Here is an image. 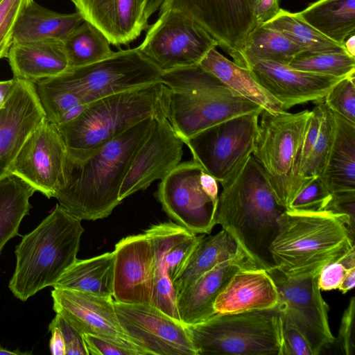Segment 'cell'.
I'll list each match as a JSON object with an SVG mask.
<instances>
[{"mask_svg":"<svg viewBox=\"0 0 355 355\" xmlns=\"http://www.w3.org/2000/svg\"><path fill=\"white\" fill-rule=\"evenodd\" d=\"M155 121L144 119L83 160L67 156L64 183L54 197L59 205L80 220L109 216L121 202L119 194L123 180Z\"/></svg>","mask_w":355,"mask_h":355,"instance_id":"cell-1","label":"cell"},{"mask_svg":"<svg viewBox=\"0 0 355 355\" xmlns=\"http://www.w3.org/2000/svg\"><path fill=\"white\" fill-rule=\"evenodd\" d=\"M286 209L280 205L268 179L252 155L218 196L216 225L231 234L258 268H275L270 245L277 220Z\"/></svg>","mask_w":355,"mask_h":355,"instance_id":"cell-2","label":"cell"},{"mask_svg":"<svg viewBox=\"0 0 355 355\" xmlns=\"http://www.w3.org/2000/svg\"><path fill=\"white\" fill-rule=\"evenodd\" d=\"M277 222L269 250L274 269L289 279L318 276L327 264L355 248L347 219L341 214L286 209Z\"/></svg>","mask_w":355,"mask_h":355,"instance_id":"cell-3","label":"cell"},{"mask_svg":"<svg viewBox=\"0 0 355 355\" xmlns=\"http://www.w3.org/2000/svg\"><path fill=\"white\" fill-rule=\"evenodd\" d=\"M171 95L167 86L157 82L87 103L78 116L58 127L67 156L83 160L144 119H167Z\"/></svg>","mask_w":355,"mask_h":355,"instance_id":"cell-4","label":"cell"},{"mask_svg":"<svg viewBox=\"0 0 355 355\" xmlns=\"http://www.w3.org/2000/svg\"><path fill=\"white\" fill-rule=\"evenodd\" d=\"M84 229L81 220L59 204L16 246V265L8 288L25 302L40 291L53 286L76 261Z\"/></svg>","mask_w":355,"mask_h":355,"instance_id":"cell-5","label":"cell"},{"mask_svg":"<svg viewBox=\"0 0 355 355\" xmlns=\"http://www.w3.org/2000/svg\"><path fill=\"white\" fill-rule=\"evenodd\" d=\"M160 82L171 91L167 119L182 141L225 120L263 110L200 64L163 72Z\"/></svg>","mask_w":355,"mask_h":355,"instance_id":"cell-6","label":"cell"},{"mask_svg":"<svg viewBox=\"0 0 355 355\" xmlns=\"http://www.w3.org/2000/svg\"><path fill=\"white\" fill-rule=\"evenodd\" d=\"M197 355H279L278 312L272 309L216 313L186 325Z\"/></svg>","mask_w":355,"mask_h":355,"instance_id":"cell-7","label":"cell"},{"mask_svg":"<svg viewBox=\"0 0 355 355\" xmlns=\"http://www.w3.org/2000/svg\"><path fill=\"white\" fill-rule=\"evenodd\" d=\"M252 157L265 173L277 202L288 208L298 193L295 166L311 110L260 114Z\"/></svg>","mask_w":355,"mask_h":355,"instance_id":"cell-8","label":"cell"},{"mask_svg":"<svg viewBox=\"0 0 355 355\" xmlns=\"http://www.w3.org/2000/svg\"><path fill=\"white\" fill-rule=\"evenodd\" d=\"M162 71L138 47L120 49L98 62L69 68L38 81L77 94L87 104L101 98L160 82Z\"/></svg>","mask_w":355,"mask_h":355,"instance_id":"cell-9","label":"cell"},{"mask_svg":"<svg viewBox=\"0 0 355 355\" xmlns=\"http://www.w3.org/2000/svg\"><path fill=\"white\" fill-rule=\"evenodd\" d=\"M261 112L241 114L206 128L183 142L193 159L222 186L242 168L255 148Z\"/></svg>","mask_w":355,"mask_h":355,"instance_id":"cell-10","label":"cell"},{"mask_svg":"<svg viewBox=\"0 0 355 355\" xmlns=\"http://www.w3.org/2000/svg\"><path fill=\"white\" fill-rule=\"evenodd\" d=\"M139 51L162 71L200 64L217 42L196 21L176 9L159 11Z\"/></svg>","mask_w":355,"mask_h":355,"instance_id":"cell-11","label":"cell"},{"mask_svg":"<svg viewBox=\"0 0 355 355\" xmlns=\"http://www.w3.org/2000/svg\"><path fill=\"white\" fill-rule=\"evenodd\" d=\"M203 171L193 159L180 163L161 180L155 193L165 213L195 234H209L216 225L218 202L205 190Z\"/></svg>","mask_w":355,"mask_h":355,"instance_id":"cell-12","label":"cell"},{"mask_svg":"<svg viewBox=\"0 0 355 355\" xmlns=\"http://www.w3.org/2000/svg\"><path fill=\"white\" fill-rule=\"evenodd\" d=\"M254 4V0H166L159 11L172 8L185 13L241 66L243 44L256 27Z\"/></svg>","mask_w":355,"mask_h":355,"instance_id":"cell-13","label":"cell"},{"mask_svg":"<svg viewBox=\"0 0 355 355\" xmlns=\"http://www.w3.org/2000/svg\"><path fill=\"white\" fill-rule=\"evenodd\" d=\"M114 308L125 333L147 354L197 355L186 325L158 308L116 302Z\"/></svg>","mask_w":355,"mask_h":355,"instance_id":"cell-14","label":"cell"},{"mask_svg":"<svg viewBox=\"0 0 355 355\" xmlns=\"http://www.w3.org/2000/svg\"><path fill=\"white\" fill-rule=\"evenodd\" d=\"M279 294L277 308L283 310L308 340L313 355L335 342L329 324V306L318 284V276L289 279L279 271L268 272Z\"/></svg>","mask_w":355,"mask_h":355,"instance_id":"cell-15","label":"cell"},{"mask_svg":"<svg viewBox=\"0 0 355 355\" xmlns=\"http://www.w3.org/2000/svg\"><path fill=\"white\" fill-rule=\"evenodd\" d=\"M67 156L58 127L45 118L23 144L12 174L48 198H54L64 183Z\"/></svg>","mask_w":355,"mask_h":355,"instance_id":"cell-16","label":"cell"},{"mask_svg":"<svg viewBox=\"0 0 355 355\" xmlns=\"http://www.w3.org/2000/svg\"><path fill=\"white\" fill-rule=\"evenodd\" d=\"M184 142L168 119H155L148 137L137 151L121 184L119 198L123 199L162 180L180 164Z\"/></svg>","mask_w":355,"mask_h":355,"instance_id":"cell-17","label":"cell"},{"mask_svg":"<svg viewBox=\"0 0 355 355\" xmlns=\"http://www.w3.org/2000/svg\"><path fill=\"white\" fill-rule=\"evenodd\" d=\"M45 118L35 84L15 78L0 108V180L12 174L23 144Z\"/></svg>","mask_w":355,"mask_h":355,"instance_id":"cell-18","label":"cell"},{"mask_svg":"<svg viewBox=\"0 0 355 355\" xmlns=\"http://www.w3.org/2000/svg\"><path fill=\"white\" fill-rule=\"evenodd\" d=\"M114 255L112 297L124 304H150L154 286V251L145 233L117 242Z\"/></svg>","mask_w":355,"mask_h":355,"instance_id":"cell-19","label":"cell"},{"mask_svg":"<svg viewBox=\"0 0 355 355\" xmlns=\"http://www.w3.org/2000/svg\"><path fill=\"white\" fill-rule=\"evenodd\" d=\"M51 297L55 313L64 317L81 335L132 342L120 325L112 296L53 288Z\"/></svg>","mask_w":355,"mask_h":355,"instance_id":"cell-20","label":"cell"},{"mask_svg":"<svg viewBox=\"0 0 355 355\" xmlns=\"http://www.w3.org/2000/svg\"><path fill=\"white\" fill-rule=\"evenodd\" d=\"M248 69L257 81L280 103L284 111L297 105L323 99L344 78L304 71L270 61L256 62Z\"/></svg>","mask_w":355,"mask_h":355,"instance_id":"cell-21","label":"cell"},{"mask_svg":"<svg viewBox=\"0 0 355 355\" xmlns=\"http://www.w3.org/2000/svg\"><path fill=\"white\" fill-rule=\"evenodd\" d=\"M83 19L118 47L137 40L148 27L147 0H71Z\"/></svg>","mask_w":355,"mask_h":355,"instance_id":"cell-22","label":"cell"},{"mask_svg":"<svg viewBox=\"0 0 355 355\" xmlns=\"http://www.w3.org/2000/svg\"><path fill=\"white\" fill-rule=\"evenodd\" d=\"M278 302V291L270 274L262 268H243L217 296L214 309L216 314L266 310L276 308Z\"/></svg>","mask_w":355,"mask_h":355,"instance_id":"cell-23","label":"cell"},{"mask_svg":"<svg viewBox=\"0 0 355 355\" xmlns=\"http://www.w3.org/2000/svg\"><path fill=\"white\" fill-rule=\"evenodd\" d=\"M257 268L248 258L220 263L177 295V306L185 324L202 322L216 314L214 304L232 277L241 268Z\"/></svg>","mask_w":355,"mask_h":355,"instance_id":"cell-24","label":"cell"},{"mask_svg":"<svg viewBox=\"0 0 355 355\" xmlns=\"http://www.w3.org/2000/svg\"><path fill=\"white\" fill-rule=\"evenodd\" d=\"M311 119L295 166L298 193L313 178L323 173L333 146L336 120L324 99L314 102Z\"/></svg>","mask_w":355,"mask_h":355,"instance_id":"cell-25","label":"cell"},{"mask_svg":"<svg viewBox=\"0 0 355 355\" xmlns=\"http://www.w3.org/2000/svg\"><path fill=\"white\" fill-rule=\"evenodd\" d=\"M7 58L13 78L33 83L58 76L69 69L59 41L13 43Z\"/></svg>","mask_w":355,"mask_h":355,"instance_id":"cell-26","label":"cell"},{"mask_svg":"<svg viewBox=\"0 0 355 355\" xmlns=\"http://www.w3.org/2000/svg\"><path fill=\"white\" fill-rule=\"evenodd\" d=\"M144 232L150 238L154 251V286L151 304L182 322L177 306V294L166 269V254L174 243L191 232L172 222L153 225Z\"/></svg>","mask_w":355,"mask_h":355,"instance_id":"cell-27","label":"cell"},{"mask_svg":"<svg viewBox=\"0 0 355 355\" xmlns=\"http://www.w3.org/2000/svg\"><path fill=\"white\" fill-rule=\"evenodd\" d=\"M242 257L248 258L234 236L225 229L214 235L200 234L186 266L173 282L176 294L217 264Z\"/></svg>","mask_w":355,"mask_h":355,"instance_id":"cell-28","label":"cell"},{"mask_svg":"<svg viewBox=\"0 0 355 355\" xmlns=\"http://www.w3.org/2000/svg\"><path fill=\"white\" fill-rule=\"evenodd\" d=\"M84 21L77 11L67 14L57 12L31 0L17 23L13 43L62 42Z\"/></svg>","mask_w":355,"mask_h":355,"instance_id":"cell-29","label":"cell"},{"mask_svg":"<svg viewBox=\"0 0 355 355\" xmlns=\"http://www.w3.org/2000/svg\"><path fill=\"white\" fill-rule=\"evenodd\" d=\"M200 65L232 91L263 110L271 113L284 112L280 103L257 81L248 68L230 60L216 48L206 54Z\"/></svg>","mask_w":355,"mask_h":355,"instance_id":"cell-30","label":"cell"},{"mask_svg":"<svg viewBox=\"0 0 355 355\" xmlns=\"http://www.w3.org/2000/svg\"><path fill=\"white\" fill-rule=\"evenodd\" d=\"M334 114V140L326 168L318 178L331 193L355 191V123Z\"/></svg>","mask_w":355,"mask_h":355,"instance_id":"cell-31","label":"cell"},{"mask_svg":"<svg viewBox=\"0 0 355 355\" xmlns=\"http://www.w3.org/2000/svg\"><path fill=\"white\" fill-rule=\"evenodd\" d=\"M114 267L113 252L87 259H77L53 288L72 289L101 296L112 297Z\"/></svg>","mask_w":355,"mask_h":355,"instance_id":"cell-32","label":"cell"},{"mask_svg":"<svg viewBox=\"0 0 355 355\" xmlns=\"http://www.w3.org/2000/svg\"><path fill=\"white\" fill-rule=\"evenodd\" d=\"M298 13L309 25L340 45L355 33V0H318Z\"/></svg>","mask_w":355,"mask_h":355,"instance_id":"cell-33","label":"cell"},{"mask_svg":"<svg viewBox=\"0 0 355 355\" xmlns=\"http://www.w3.org/2000/svg\"><path fill=\"white\" fill-rule=\"evenodd\" d=\"M303 49L280 32L263 25L253 28L245 40L241 51V67L249 69L260 61L288 65Z\"/></svg>","mask_w":355,"mask_h":355,"instance_id":"cell-34","label":"cell"},{"mask_svg":"<svg viewBox=\"0 0 355 355\" xmlns=\"http://www.w3.org/2000/svg\"><path fill=\"white\" fill-rule=\"evenodd\" d=\"M35 191L13 174L0 180V254L6 243L19 234L20 223L31 208L30 198Z\"/></svg>","mask_w":355,"mask_h":355,"instance_id":"cell-35","label":"cell"},{"mask_svg":"<svg viewBox=\"0 0 355 355\" xmlns=\"http://www.w3.org/2000/svg\"><path fill=\"white\" fill-rule=\"evenodd\" d=\"M263 25L282 33L300 46L305 53L347 52L343 45L323 35L306 22L298 12L280 8L273 19Z\"/></svg>","mask_w":355,"mask_h":355,"instance_id":"cell-36","label":"cell"},{"mask_svg":"<svg viewBox=\"0 0 355 355\" xmlns=\"http://www.w3.org/2000/svg\"><path fill=\"white\" fill-rule=\"evenodd\" d=\"M62 42L69 68L98 62L114 52L105 35L86 21L71 31Z\"/></svg>","mask_w":355,"mask_h":355,"instance_id":"cell-37","label":"cell"},{"mask_svg":"<svg viewBox=\"0 0 355 355\" xmlns=\"http://www.w3.org/2000/svg\"><path fill=\"white\" fill-rule=\"evenodd\" d=\"M35 84L46 119L57 127L75 119L87 105L75 93L40 83Z\"/></svg>","mask_w":355,"mask_h":355,"instance_id":"cell-38","label":"cell"},{"mask_svg":"<svg viewBox=\"0 0 355 355\" xmlns=\"http://www.w3.org/2000/svg\"><path fill=\"white\" fill-rule=\"evenodd\" d=\"M288 66L304 71L337 78L355 75V57L347 52L302 53Z\"/></svg>","mask_w":355,"mask_h":355,"instance_id":"cell-39","label":"cell"},{"mask_svg":"<svg viewBox=\"0 0 355 355\" xmlns=\"http://www.w3.org/2000/svg\"><path fill=\"white\" fill-rule=\"evenodd\" d=\"M355 75L337 83L324 98L327 106L335 113L355 123Z\"/></svg>","mask_w":355,"mask_h":355,"instance_id":"cell-40","label":"cell"},{"mask_svg":"<svg viewBox=\"0 0 355 355\" xmlns=\"http://www.w3.org/2000/svg\"><path fill=\"white\" fill-rule=\"evenodd\" d=\"M31 0L0 1V60L7 58L13 44L19 18Z\"/></svg>","mask_w":355,"mask_h":355,"instance_id":"cell-41","label":"cell"},{"mask_svg":"<svg viewBox=\"0 0 355 355\" xmlns=\"http://www.w3.org/2000/svg\"><path fill=\"white\" fill-rule=\"evenodd\" d=\"M277 309L281 337L279 355H313L302 331L283 310Z\"/></svg>","mask_w":355,"mask_h":355,"instance_id":"cell-42","label":"cell"},{"mask_svg":"<svg viewBox=\"0 0 355 355\" xmlns=\"http://www.w3.org/2000/svg\"><path fill=\"white\" fill-rule=\"evenodd\" d=\"M331 193L326 189L320 178L309 182L295 197L286 209L305 211L324 210Z\"/></svg>","mask_w":355,"mask_h":355,"instance_id":"cell-43","label":"cell"},{"mask_svg":"<svg viewBox=\"0 0 355 355\" xmlns=\"http://www.w3.org/2000/svg\"><path fill=\"white\" fill-rule=\"evenodd\" d=\"M88 355H146L131 341H121L92 334H83Z\"/></svg>","mask_w":355,"mask_h":355,"instance_id":"cell-44","label":"cell"},{"mask_svg":"<svg viewBox=\"0 0 355 355\" xmlns=\"http://www.w3.org/2000/svg\"><path fill=\"white\" fill-rule=\"evenodd\" d=\"M199 236L190 233L174 243L166 254V264L168 274L172 282L186 266Z\"/></svg>","mask_w":355,"mask_h":355,"instance_id":"cell-45","label":"cell"},{"mask_svg":"<svg viewBox=\"0 0 355 355\" xmlns=\"http://www.w3.org/2000/svg\"><path fill=\"white\" fill-rule=\"evenodd\" d=\"M355 267V248L337 260L327 264L318 276L320 291L338 289L347 270Z\"/></svg>","mask_w":355,"mask_h":355,"instance_id":"cell-46","label":"cell"},{"mask_svg":"<svg viewBox=\"0 0 355 355\" xmlns=\"http://www.w3.org/2000/svg\"><path fill=\"white\" fill-rule=\"evenodd\" d=\"M325 211L341 214L348 221L351 235L355 234V191L332 193Z\"/></svg>","mask_w":355,"mask_h":355,"instance_id":"cell-47","label":"cell"},{"mask_svg":"<svg viewBox=\"0 0 355 355\" xmlns=\"http://www.w3.org/2000/svg\"><path fill=\"white\" fill-rule=\"evenodd\" d=\"M354 324L355 297L353 296L343 314L337 338L339 347L345 355L355 353Z\"/></svg>","mask_w":355,"mask_h":355,"instance_id":"cell-48","label":"cell"},{"mask_svg":"<svg viewBox=\"0 0 355 355\" xmlns=\"http://www.w3.org/2000/svg\"><path fill=\"white\" fill-rule=\"evenodd\" d=\"M52 321L62 334L66 355H88L82 335L64 317L56 313Z\"/></svg>","mask_w":355,"mask_h":355,"instance_id":"cell-49","label":"cell"},{"mask_svg":"<svg viewBox=\"0 0 355 355\" xmlns=\"http://www.w3.org/2000/svg\"><path fill=\"white\" fill-rule=\"evenodd\" d=\"M279 10V0H254V19L256 27L270 21Z\"/></svg>","mask_w":355,"mask_h":355,"instance_id":"cell-50","label":"cell"},{"mask_svg":"<svg viewBox=\"0 0 355 355\" xmlns=\"http://www.w3.org/2000/svg\"><path fill=\"white\" fill-rule=\"evenodd\" d=\"M51 336L49 341V349L53 355H66V346L62 334L58 326L51 321L49 325Z\"/></svg>","mask_w":355,"mask_h":355,"instance_id":"cell-51","label":"cell"},{"mask_svg":"<svg viewBox=\"0 0 355 355\" xmlns=\"http://www.w3.org/2000/svg\"><path fill=\"white\" fill-rule=\"evenodd\" d=\"M355 285V267H352L347 270L343 279L338 287L343 294L354 288Z\"/></svg>","mask_w":355,"mask_h":355,"instance_id":"cell-52","label":"cell"},{"mask_svg":"<svg viewBox=\"0 0 355 355\" xmlns=\"http://www.w3.org/2000/svg\"><path fill=\"white\" fill-rule=\"evenodd\" d=\"M15 83V78L0 81V108L3 105Z\"/></svg>","mask_w":355,"mask_h":355,"instance_id":"cell-53","label":"cell"},{"mask_svg":"<svg viewBox=\"0 0 355 355\" xmlns=\"http://www.w3.org/2000/svg\"><path fill=\"white\" fill-rule=\"evenodd\" d=\"M166 0H147L146 4V15L149 19L150 17L156 12Z\"/></svg>","mask_w":355,"mask_h":355,"instance_id":"cell-54","label":"cell"},{"mask_svg":"<svg viewBox=\"0 0 355 355\" xmlns=\"http://www.w3.org/2000/svg\"><path fill=\"white\" fill-rule=\"evenodd\" d=\"M343 46L346 51L355 57V37L354 34L349 36L344 42Z\"/></svg>","mask_w":355,"mask_h":355,"instance_id":"cell-55","label":"cell"},{"mask_svg":"<svg viewBox=\"0 0 355 355\" xmlns=\"http://www.w3.org/2000/svg\"><path fill=\"white\" fill-rule=\"evenodd\" d=\"M32 354L31 352H20L18 349L17 350L11 351L10 349H8L6 348L3 347L0 345V354H4V355H27V354Z\"/></svg>","mask_w":355,"mask_h":355,"instance_id":"cell-56","label":"cell"},{"mask_svg":"<svg viewBox=\"0 0 355 355\" xmlns=\"http://www.w3.org/2000/svg\"><path fill=\"white\" fill-rule=\"evenodd\" d=\"M0 1H1V0H0Z\"/></svg>","mask_w":355,"mask_h":355,"instance_id":"cell-57","label":"cell"}]
</instances>
